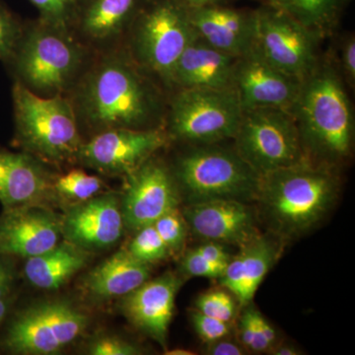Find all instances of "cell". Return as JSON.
Returning <instances> with one entry per match:
<instances>
[{"label": "cell", "instance_id": "1", "mask_svg": "<svg viewBox=\"0 0 355 355\" xmlns=\"http://www.w3.org/2000/svg\"><path fill=\"white\" fill-rule=\"evenodd\" d=\"M67 96L81 135L87 132L88 139L116 128L164 127L168 93L132 60L125 46L96 53Z\"/></svg>", "mask_w": 355, "mask_h": 355}, {"label": "cell", "instance_id": "2", "mask_svg": "<svg viewBox=\"0 0 355 355\" xmlns=\"http://www.w3.org/2000/svg\"><path fill=\"white\" fill-rule=\"evenodd\" d=\"M308 162L335 170L352 154L354 114L343 78L330 58H320L301 81L289 110Z\"/></svg>", "mask_w": 355, "mask_h": 355}, {"label": "cell", "instance_id": "3", "mask_svg": "<svg viewBox=\"0 0 355 355\" xmlns=\"http://www.w3.org/2000/svg\"><path fill=\"white\" fill-rule=\"evenodd\" d=\"M338 189L333 169L304 162L261 176L256 200L268 228L291 239L304 234L326 216Z\"/></svg>", "mask_w": 355, "mask_h": 355}, {"label": "cell", "instance_id": "4", "mask_svg": "<svg viewBox=\"0 0 355 355\" xmlns=\"http://www.w3.org/2000/svg\"><path fill=\"white\" fill-rule=\"evenodd\" d=\"M96 53L69 30L36 18L24 21L22 35L6 62L14 83L41 97L67 95Z\"/></svg>", "mask_w": 355, "mask_h": 355}, {"label": "cell", "instance_id": "5", "mask_svg": "<svg viewBox=\"0 0 355 355\" xmlns=\"http://www.w3.org/2000/svg\"><path fill=\"white\" fill-rule=\"evenodd\" d=\"M14 142L49 166L76 164L84 139L67 95L41 97L12 86Z\"/></svg>", "mask_w": 355, "mask_h": 355}, {"label": "cell", "instance_id": "6", "mask_svg": "<svg viewBox=\"0 0 355 355\" xmlns=\"http://www.w3.org/2000/svg\"><path fill=\"white\" fill-rule=\"evenodd\" d=\"M198 37L190 6L184 0H144L128 33L125 48L169 95L175 64Z\"/></svg>", "mask_w": 355, "mask_h": 355}, {"label": "cell", "instance_id": "7", "mask_svg": "<svg viewBox=\"0 0 355 355\" xmlns=\"http://www.w3.org/2000/svg\"><path fill=\"white\" fill-rule=\"evenodd\" d=\"M180 191L190 203L214 198L256 200L261 176L235 149L217 144L193 146L171 168Z\"/></svg>", "mask_w": 355, "mask_h": 355}, {"label": "cell", "instance_id": "8", "mask_svg": "<svg viewBox=\"0 0 355 355\" xmlns=\"http://www.w3.org/2000/svg\"><path fill=\"white\" fill-rule=\"evenodd\" d=\"M242 114L233 88L179 89L168 95L163 128L170 141L219 144L235 137Z\"/></svg>", "mask_w": 355, "mask_h": 355}, {"label": "cell", "instance_id": "9", "mask_svg": "<svg viewBox=\"0 0 355 355\" xmlns=\"http://www.w3.org/2000/svg\"><path fill=\"white\" fill-rule=\"evenodd\" d=\"M233 139L236 153L261 176L308 162L295 120L287 110H243Z\"/></svg>", "mask_w": 355, "mask_h": 355}, {"label": "cell", "instance_id": "10", "mask_svg": "<svg viewBox=\"0 0 355 355\" xmlns=\"http://www.w3.org/2000/svg\"><path fill=\"white\" fill-rule=\"evenodd\" d=\"M89 318L67 300L29 306L13 318L2 340L13 354H55L83 335Z\"/></svg>", "mask_w": 355, "mask_h": 355}, {"label": "cell", "instance_id": "11", "mask_svg": "<svg viewBox=\"0 0 355 355\" xmlns=\"http://www.w3.org/2000/svg\"><path fill=\"white\" fill-rule=\"evenodd\" d=\"M254 44L280 71L302 81L316 67L321 39L291 16L261 4L254 9Z\"/></svg>", "mask_w": 355, "mask_h": 355}, {"label": "cell", "instance_id": "12", "mask_svg": "<svg viewBox=\"0 0 355 355\" xmlns=\"http://www.w3.org/2000/svg\"><path fill=\"white\" fill-rule=\"evenodd\" d=\"M164 128H116L84 140L76 164L108 177H128L169 144Z\"/></svg>", "mask_w": 355, "mask_h": 355}, {"label": "cell", "instance_id": "13", "mask_svg": "<svg viewBox=\"0 0 355 355\" xmlns=\"http://www.w3.org/2000/svg\"><path fill=\"white\" fill-rule=\"evenodd\" d=\"M125 180L121 203L125 227L139 230L178 207L181 191L176 179L171 168L155 155Z\"/></svg>", "mask_w": 355, "mask_h": 355}, {"label": "cell", "instance_id": "14", "mask_svg": "<svg viewBox=\"0 0 355 355\" xmlns=\"http://www.w3.org/2000/svg\"><path fill=\"white\" fill-rule=\"evenodd\" d=\"M301 81L273 67L254 44L236 58L232 76L243 110L277 108L289 111L297 98Z\"/></svg>", "mask_w": 355, "mask_h": 355}, {"label": "cell", "instance_id": "15", "mask_svg": "<svg viewBox=\"0 0 355 355\" xmlns=\"http://www.w3.org/2000/svg\"><path fill=\"white\" fill-rule=\"evenodd\" d=\"M123 229L120 198L114 193H100L73 203L62 217L64 240L90 253L114 246L123 236Z\"/></svg>", "mask_w": 355, "mask_h": 355}, {"label": "cell", "instance_id": "16", "mask_svg": "<svg viewBox=\"0 0 355 355\" xmlns=\"http://www.w3.org/2000/svg\"><path fill=\"white\" fill-rule=\"evenodd\" d=\"M62 217L44 205L3 210L0 216V254L31 258L58 245Z\"/></svg>", "mask_w": 355, "mask_h": 355}, {"label": "cell", "instance_id": "17", "mask_svg": "<svg viewBox=\"0 0 355 355\" xmlns=\"http://www.w3.org/2000/svg\"><path fill=\"white\" fill-rule=\"evenodd\" d=\"M144 0H81L70 32L93 53L125 46Z\"/></svg>", "mask_w": 355, "mask_h": 355}, {"label": "cell", "instance_id": "18", "mask_svg": "<svg viewBox=\"0 0 355 355\" xmlns=\"http://www.w3.org/2000/svg\"><path fill=\"white\" fill-rule=\"evenodd\" d=\"M183 216L191 232L207 241L242 247L257 235L256 216L247 202L214 198L191 202Z\"/></svg>", "mask_w": 355, "mask_h": 355}, {"label": "cell", "instance_id": "19", "mask_svg": "<svg viewBox=\"0 0 355 355\" xmlns=\"http://www.w3.org/2000/svg\"><path fill=\"white\" fill-rule=\"evenodd\" d=\"M181 280L175 273H165L153 280H147L123 296L121 300V312L128 321L156 340L163 349H166Z\"/></svg>", "mask_w": 355, "mask_h": 355}, {"label": "cell", "instance_id": "20", "mask_svg": "<svg viewBox=\"0 0 355 355\" xmlns=\"http://www.w3.org/2000/svg\"><path fill=\"white\" fill-rule=\"evenodd\" d=\"M57 175L31 154L0 148V202L3 209L44 205L57 198L53 181Z\"/></svg>", "mask_w": 355, "mask_h": 355}, {"label": "cell", "instance_id": "21", "mask_svg": "<svg viewBox=\"0 0 355 355\" xmlns=\"http://www.w3.org/2000/svg\"><path fill=\"white\" fill-rule=\"evenodd\" d=\"M191 20L200 38L222 53L238 58L254 44V10L224 3L191 7Z\"/></svg>", "mask_w": 355, "mask_h": 355}, {"label": "cell", "instance_id": "22", "mask_svg": "<svg viewBox=\"0 0 355 355\" xmlns=\"http://www.w3.org/2000/svg\"><path fill=\"white\" fill-rule=\"evenodd\" d=\"M236 58L198 37L175 64L170 93L179 89L232 88Z\"/></svg>", "mask_w": 355, "mask_h": 355}, {"label": "cell", "instance_id": "23", "mask_svg": "<svg viewBox=\"0 0 355 355\" xmlns=\"http://www.w3.org/2000/svg\"><path fill=\"white\" fill-rule=\"evenodd\" d=\"M275 243L257 235L231 258L219 279L240 305L249 306L277 257Z\"/></svg>", "mask_w": 355, "mask_h": 355}, {"label": "cell", "instance_id": "24", "mask_svg": "<svg viewBox=\"0 0 355 355\" xmlns=\"http://www.w3.org/2000/svg\"><path fill=\"white\" fill-rule=\"evenodd\" d=\"M150 277L148 263H142L128 250H121L95 266L83 279V288L93 298L123 297Z\"/></svg>", "mask_w": 355, "mask_h": 355}, {"label": "cell", "instance_id": "25", "mask_svg": "<svg viewBox=\"0 0 355 355\" xmlns=\"http://www.w3.org/2000/svg\"><path fill=\"white\" fill-rule=\"evenodd\" d=\"M89 258L90 252L64 240L43 254L26 259L23 272L32 286L55 291L83 270Z\"/></svg>", "mask_w": 355, "mask_h": 355}, {"label": "cell", "instance_id": "26", "mask_svg": "<svg viewBox=\"0 0 355 355\" xmlns=\"http://www.w3.org/2000/svg\"><path fill=\"white\" fill-rule=\"evenodd\" d=\"M286 13L319 39L328 36L338 25L350 0H261Z\"/></svg>", "mask_w": 355, "mask_h": 355}, {"label": "cell", "instance_id": "27", "mask_svg": "<svg viewBox=\"0 0 355 355\" xmlns=\"http://www.w3.org/2000/svg\"><path fill=\"white\" fill-rule=\"evenodd\" d=\"M106 188L104 181L83 169H72L55 176L53 191L57 198L70 202H81L100 195Z\"/></svg>", "mask_w": 355, "mask_h": 355}, {"label": "cell", "instance_id": "28", "mask_svg": "<svg viewBox=\"0 0 355 355\" xmlns=\"http://www.w3.org/2000/svg\"><path fill=\"white\" fill-rule=\"evenodd\" d=\"M137 232L127 249L137 260L150 265L169 256V251L153 224L140 228Z\"/></svg>", "mask_w": 355, "mask_h": 355}, {"label": "cell", "instance_id": "29", "mask_svg": "<svg viewBox=\"0 0 355 355\" xmlns=\"http://www.w3.org/2000/svg\"><path fill=\"white\" fill-rule=\"evenodd\" d=\"M38 10V18L46 24L69 30L81 0H29Z\"/></svg>", "mask_w": 355, "mask_h": 355}, {"label": "cell", "instance_id": "30", "mask_svg": "<svg viewBox=\"0 0 355 355\" xmlns=\"http://www.w3.org/2000/svg\"><path fill=\"white\" fill-rule=\"evenodd\" d=\"M186 225L183 214L178 207L159 217L153 223L169 253H179L183 250L187 237Z\"/></svg>", "mask_w": 355, "mask_h": 355}, {"label": "cell", "instance_id": "31", "mask_svg": "<svg viewBox=\"0 0 355 355\" xmlns=\"http://www.w3.org/2000/svg\"><path fill=\"white\" fill-rule=\"evenodd\" d=\"M23 28L24 21L0 1V62H8L19 42Z\"/></svg>", "mask_w": 355, "mask_h": 355}, {"label": "cell", "instance_id": "32", "mask_svg": "<svg viewBox=\"0 0 355 355\" xmlns=\"http://www.w3.org/2000/svg\"><path fill=\"white\" fill-rule=\"evenodd\" d=\"M197 310L209 317L216 318L221 321L230 323L237 312L235 299L230 292L210 291L202 294L198 298Z\"/></svg>", "mask_w": 355, "mask_h": 355}, {"label": "cell", "instance_id": "33", "mask_svg": "<svg viewBox=\"0 0 355 355\" xmlns=\"http://www.w3.org/2000/svg\"><path fill=\"white\" fill-rule=\"evenodd\" d=\"M191 320L198 336L207 345L227 338L231 331V324L228 322L207 316L198 310L191 312Z\"/></svg>", "mask_w": 355, "mask_h": 355}, {"label": "cell", "instance_id": "34", "mask_svg": "<svg viewBox=\"0 0 355 355\" xmlns=\"http://www.w3.org/2000/svg\"><path fill=\"white\" fill-rule=\"evenodd\" d=\"M92 355H137L141 350L137 345L114 336H102L95 338L88 347Z\"/></svg>", "mask_w": 355, "mask_h": 355}, {"label": "cell", "instance_id": "35", "mask_svg": "<svg viewBox=\"0 0 355 355\" xmlns=\"http://www.w3.org/2000/svg\"><path fill=\"white\" fill-rule=\"evenodd\" d=\"M182 270L189 277H209V279H219L224 268L210 263L209 260L198 253L197 250L193 249L184 254L181 261Z\"/></svg>", "mask_w": 355, "mask_h": 355}, {"label": "cell", "instance_id": "36", "mask_svg": "<svg viewBox=\"0 0 355 355\" xmlns=\"http://www.w3.org/2000/svg\"><path fill=\"white\" fill-rule=\"evenodd\" d=\"M336 67L340 76L345 78L349 87H354L355 83V38L354 34H349L340 41L338 46Z\"/></svg>", "mask_w": 355, "mask_h": 355}, {"label": "cell", "instance_id": "37", "mask_svg": "<svg viewBox=\"0 0 355 355\" xmlns=\"http://www.w3.org/2000/svg\"><path fill=\"white\" fill-rule=\"evenodd\" d=\"M195 249L210 263H214L224 270L228 265L229 261L231 260L230 254L224 249L223 245L220 243L207 241L205 244L200 245Z\"/></svg>", "mask_w": 355, "mask_h": 355}, {"label": "cell", "instance_id": "38", "mask_svg": "<svg viewBox=\"0 0 355 355\" xmlns=\"http://www.w3.org/2000/svg\"><path fill=\"white\" fill-rule=\"evenodd\" d=\"M207 354L210 355H243L245 354V347L238 345L233 340H226V338L209 343Z\"/></svg>", "mask_w": 355, "mask_h": 355}, {"label": "cell", "instance_id": "39", "mask_svg": "<svg viewBox=\"0 0 355 355\" xmlns=\"http://www.w3.org/2000/svg\"><path fill=\"white\" fill-rule=\"evenodd\" d=\"M14 282H15V272L0 277V299L10 297Z\"/></svg>", "mask_w": 355, "mask_h": 355}, {"label": "cell", "instance_id": "40", "mask_svg": "<svg viewBox=\"0 0 355 355\" xmlns=\"http://www.w3.org/2000/svg\"><path fill=\"white\" fill-rule=\"evenodd\" d=\"M258 320L259 324H260L261 331H263L266 340H268V343H270V349H272V347H275V342H277V333H275V330L272 328V324L268 323L265 318L261 316L260 313H259Z\"/></svg>", "mask_w": 355, "mask_h": 355}, {"label": "cell", "instance_id": "41", "mask_svg": "<svg viewBox=\"0 0 355 355\" xmlns=\"http://www.w3.org/2000/svg\"><path fill=\"white\" fill-rule=\"evenodd\" d=\"M15 272L12 263L8 260V257L0 254V277L7 273Z\"/></svg>", "mask_w": 355, "mask_h": 355}, {"label": "cell", "instance_id": "42", "mask_svg": "<svg viewBox=\"0 0 355 355\" xmlns=\"http://www.w3.org/2000/svg\"><path fill=\"white\" fill-rule=\"evenodd\" d=\"M272 354L275 355H297L299 352L295 347H291V345H279V347H275L270 349Z\"/></svg>", "mask_w": 355, "mask_h": 355}, {"label": "cell", "instance_id": "43", "mask_svg": "<svg viewBox=\"0 0 355 355\" xmlns=\"http://www.w3.org/2000/svg\"><path fill=\"white\" fill-rule=\"evenodd\" d=\"M189 6L191 7H198L210 6V4H218L224 3V2L228 1V0H184Z\"/></svg>", "mask_w": 355, "mask_h": 355}, {"label": "cell", "instance_id": "44", "mask_svg": "<svg viewBox=\"0 0 355 355\" xmlns=\"http://www.w3.org/2000/svg\"><path fill=\"white\" fill-rule=\"evenodd\" d=\"M11 301L10 298H1L0 299V324L6 319L7 313H8L9 307H10Z\"/></svg>", "mask_w": 355, "mask_h": 355}, {"label": "cell", "instance_id": "45", "mask_svg": "<svg viewBox=\"0 0 355 355\" xmlns=\"http://www.w3.org/2000/svg\"><path fill=\"white\" fill-rule=\"evenodd\" d=\"M165 354L167 355H193V352H191V350L188 349H172V350H166Z\"/></svg>", "mask_w": 355, "mask_h": 355}]
</instances>
